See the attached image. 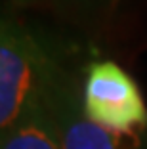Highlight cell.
<instances>
[{
	"mask_svg": "<svg viewBox=\"0 0 147 149\" xmlns=\"http://www.w3.org/2000/svg\"><path fill=\"white\" fill-rule=\"evenodd\" d=\"M61 149H147L141 132H115L84 115L73 88L61 80L52 96Z\"/></svg>",
	"mask_w": 147,
	"mask_h": 149,
	"instance_id": "3957f363",
	"label": "cell"
},
{
	"mask_svg": "<svg viewBox=\"0 0 147 149\" xmlns=\"http://www.w3.org/2000/svg\"><path fill=\"white\" fill-rule=\"evenodd\" d=\"M0 149H61L59 126L52 100L2 136Z\"/></svg>",
	"mask_w": 147,
	"mask_h": 149,
	"instance_id": "277c9868",
	"label": "cell"
},
{
	"mask_svg": "<svg viewBox=\"0 0 147 149\" xmlns=\"http://www.w3.org/2000/svg\"><path fill=\"white\" fill-rule=\"evenodd\" d=\"M10 2H13V4H17V6H27V4L36 2V0H10Z\"/></svg>",
	"mask_w": 147,
	"mask_h": 149,
	"instance_id": "8992f818",
	"label": "cell"
},
{
	"mask_svg": "<svg viewBox=\"0 0 147 149\" xmlns=\"http://www.w3.org/2000/svg\"><path fill=\"white\" fill-rule=\"evenodd\" d=\"M61 79L54 57L33 33L13 19L0 27V132L50 103Z\"/></svg>",
	"mask_w": 147,
	"mask_h": 149,
	"instance_id": "6da1fadb",
	"label": "cell"
},
{
	"mask_svg": "<svg viewBox=\"0 0 147 149\" xmlns=\"http://www.w3.org/2000/svg\"><path fill=\"white\" fill-rule=\"evenodd\" d=\"M82 109L90 120L115 132H141L147 126V105L138 84L113 61L88 67Z\"/></svg>",
	"mask_w": 147,
	"mask_h": 149,
	"instance_id": "7a4b0ae2",
	"label": "cell"
},
{
	"mask_svg": "<svg viewBox=\"0 0 147 149\" xmlns=\"http://www.w3.org/2000/svg\"><path fill=\"white\" fill-rule=\"evenodd\" d=\"M67 2L69 6H75V8H80V10H94V8H100V6L107 4V2H117V0H63Z\"/></svg>",
	"mask_w": 147,
	"mask_h": 149,
	"instance_id": "5b68a950",
	"label": "cell"
}]
</instances>
